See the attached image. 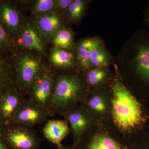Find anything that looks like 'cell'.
I'll return each instance as SVG.
<instances>
[{"label": "cell", "mask_w": 149, "mask_h": 149, "mask_svg": "<svg viewBox=\"0 0 149 149\" xmlns=\"http://www.w3.org/2000/svg\"><path fill=\"white\" fill-rule=\"evenodd\" d=\"M56 77L47 70L44 72L30 86L26 94L27 97L48 110L53 95Z\"/></svg>", "instance_id": "8"}, {"label": "cell", "mask_w": 149, "mask_h": 149, "mask_svg": "<svg viewBox=\"0 0 149 149\" xmlns=\"http://www.w3.org/2000/svg\"><path fill=\"white\" fill-rule=\"evenodd\" d=\"M90 1L74 0L72 1L68 9V19L72 22H78L83 17Z\"/></svg>", "instance_id": "20"}, {"label": "cell", "mask_w": 149, "mask_h": 149, "mask_svg": "<svg viewBox=\"0 0 149 149\" xmlns=\"http://www.w3.org/2000/svg\"><path fill=\"white\" fill-rule=\"evenodd\" d=\"M50 60L56 66L65 69L72 70L77 65L73 54L62 49L54 50L51 53Z\"/></svg>", "instance_id": "18"}, {"label": "cell", "mask_w": 149, "mask_h": 149, "mask_svg": "<svg viewBox=\"0 0 149 149\" xmlns=\"http://www.w3.org/2000/svg\"><path fill=\"white\" fill-rule=\"evenodd\" d=\"M9 45V40L6 31L0 22V48H5Z\"/></svg>", "instance_id": "25"}, {"label": "cell", "mask_w": 149, "mask_h": 149, "mask_svg": "<svg viewBox=\"0 0 149 149\" xmlns=\"http://www.w3.org/2000/svg\"><path fill=\"white\" fill-rule=\"evenodd\" d=\"M81 104L95 122L110 121L111 96L110 85L104 88L89 89Z\"/></svg>", "instance_id": "5"}, {"label": "cell", "mask_w": 149, "mask_h": 149, "mask_svg": "<svg viewBox=\"0 0 149 149\" xmlns=\"http://www.w3.org/2000/svg\"><path fill=\"white\" fill-rule=\"evenodd\" d=\"M54 43L58 49H72L74 46L72 32L69 29L66 28L59 29L54 36Z\"/></svg>", "instance_id": "21"}, {"label": "cell", "mask_w": 149, "mask_h": 149, "mask_svg": "<svg viewBox=\"0 0 149 149\" xmlns=\"http://www.w3.org/2000/svg\"><path fill=\"white\" fill-rule=\"evenodd\" d=\"M51 115L47 109L33 102L28 98L24 99L10 123H16L34 128L46 123Z\"/></svg>", "instance_id": "9"}, {"label": "cell", "mask_w": 149, "mask_h": 149, "mask_svg": "<svg viewBox=\"0 0 149 149\" xmlns=\"http://www.w3.org/2000/svg\"><path fill=\"white\" fill-rule=\"evenodd\" d=\"M25 93L17 87L6 90L0 96V116L5 121L11 122L21 104L26 98Z\"/></svg>", "instance_id": "11"}, {"label": "cell", "mask_w": 149, "mask_h": 149, "mask_svg": "<svg viewBox=\"0 0 149 149\" xmlns=\"http://www.w3.org/2000/svg\"><path fill=\"white\" fill-rule=\"evenodd\" d=\"M132 149H149V128L133 141Z\"/></svg>", "instance_id": "24"}, {"label": "cell", "mask_w": 149, "mask_h": 149, "mask_svg": "<svg viewBox=\"0 0 149 149\" xmlns=\"http://www.w3.org/2000/svg\"><path fill=\"white\" fill-rule=\"evenodd\" d=\"M72 1V0H58L56 1V3L59 10L62 11H67Z\"/></svg>", "instance_id": "26"}, {"label": "cell", "mask_w": 149, "mask_h": 149, "mask_svg": "<svg viewBox=\"0 0 149 149\" xmlns=\"http://www.w3.org/2000/svg\"><path fill=\"white\" fill-rule=\"evenodd\" d=\"M42 132L45 138L57 146L71 132L69 124L65 120H49L46 122Z\"/></svg>", "instance_id": "13"}, {"label": "cell", "mask_w": 149, "mask_h": 149, "mask_svg": "<svg viewBox=\"0 0 149 149\" xmlns=\"http://www.w3.org/2000/svg\"><path fill=\"white\" fill-rule=\"evenodd\" d=\"M89 89L83 72H70L56 77L53 95L49 108L51 116L81 104Z\"/></svg>", "instance_id": "3"}, {"label": "cell", "mask_w": 149, "mask_h": 149, "mask_svg": "<svg viewBox=\"0 0 149 149\" xmlns=\"http://www.w3.org/2000/svg\"><path fill=\"white\" fill-rule=\"evenodd\" d=\"M83 73L89 89L108 86L114 75V72H112L110 67L91 68Z\"/></svg>", "instance_id": "12"}, {"label": "cell", "mask_w": 149, "mask_h": 149, "mask_svg": "<svg viewBox=\"0 0 149 149\" xmlns=\"http://www.w3.org/2000/svg\"><path fill=\"white\" fill-rule=\"evenodd\" d=\"M133 142L109 121L95 122L74 146L76 149H132Z\"/></svg>", "instance_id": "4"}, {"label": "cell", "mask_w": 149, "mask_h": 149, "mask_svg": "<svg viewBox=\"0 0 149 149\" xmlns=\"http://www.w3.org/2000/svg\"><path fill=\"white\" fill-rule=\"evenodd\" d=\"M100 37H89L85 38L77 44L76 49V60L82 72L89 69L90 54L93 48L100 40Z\"/></svg>", "instance_id": "14"}, {"label": "cell", "mask_w": 149, "mask_h": 149, "mask_svg": "<svg viewBox=\"0 0 149 149\" xmlns=\"http://www.w3.org/2000/svg\"><path fill=\"white\" fill-rule=\"evenodd\" d=\"M56 2L53 0H40L36 3L33 9V13L40 15L47 13L54 7Z\"/></svg>", "instance_id": "23"}, {"label": "cell", "mask_w": 149, "mask_h": 149, "mask_svg": "<svg viewBox=\"0 0 149 149\" xmlns=\"http://www.w3.org/2000/svg\"><path fill=\"white\" fill-rule=\"evenodd\" d=\"M1 121H0V132H1Z\"/></svg>", "instance_id": "30"}, {"label": "cell", "mask_w": 149, "mask_h": 149, "mask_svg": "<svg viewBox=\"0 0 149 149\" xmlns=\"http://www.w3.org/2000/svg\"><path fill=\"white\" fill-rule=\"evenodd\" d=\"M60 116L69 124L74 146L77 145L83 134L95 123L81 104L70 108Z\"/></svg>", "instance_id": "7"}, {"label": "cell", "mask_w": 149, "mask_h": 149, "mask_svg": "<svg viewBox=\"0 0 149 149\" xmlns=\"http://www.w3.org/2000/svg\"><path fill=\"white\" fill-rule=\"evenodd\" d=\"M143 13V24L146 26L149 27V2L148 3L146 6L144 10Z\"/></svg>", "instance_id": "27"}, {"label": "cell", "mask_w": 149, "mask_h": 149, "mask_svg": "<svg viewBox=\"0 0 149 149\" xmlns=\"http://www.w3.org/2000/svg\"><path fill=\"white\" fill-rule=\"evenodd\" d=\"M0 149H8L1 140H0Z\"/></svg>", "instance_id": "29"}, {"label": "cell", "mask_w": 149, "mask_h": 149, "mask_svg": "<svg viewBox=\"0 0 149 149\" xmlns=\"http://www.w3.org/2000/svg\"><path fill=\"white\" fill-rule=\"evenodd\" d=\"M15 69L16 86L26 95L33 82L47 70L44 69L40 59L29 54L17 58Z\"/></svg>", "instance_id": "6"}, {"label": "cell", "mask_w": 149, "mask_h": 149, "mask_svg": "<svg viewBox=\"0 0 149 149\" xmlns=\"http://www.w3.org/2000/svg\"><path fill=\"white\" fill-rule=\"evenodd\" d=\"M110 89V121L120 134L133 141L149 128V100L134 95L115 70Z\"/></svg>", "instance_id": "2"}, {"label": "cell", "mask_w": 149, "mask_h": 149, "mask_svg": "<svg viewBox=\"0 0 149 149\" xmlns=\"http://www.w3.org/2000/svg\"><path fill=\"white\" fill-rule=\"evenodd\" d=\"M114 70L137 97L149 100V32L132 33L113 58Z\"/></svg>", "instance_id": "1"}, {"label": "cell", "mask_w": 149, "mask_h": 149, "mask_svg": "<svg viewBox=\"0 0 149 149\" xmlns=\"http://www.w3.org/2000/svg\"><path fill=\"white\" fill-rule=\"evenodd\" d=\"M113 58L108 50L103 40L101 38L93 48L90 54L89 68L110 67L113 64Z\"/></svg>", "instance_id": "15"}, {"label": "cell", "mask_w": 149, "mask_h": 149, "mask_svg": "<svg viewBox=\"0 0 149 149\" xmlns=\"http://www.w3.org/2000/svg\"><path fill=\"white\" fill-rule=\"evenodd\" d=\"M57 149H76L74 146H63L61 144L58 146Z\"/></svg>", "instance_id": "28"}, {"label": "cell", "mask_w": 149, "mask_h": 149, "mask_svg": "<svg viewBox=\"0 0 149 149\" xmlns=\"http://www.w3.org/2000/svg\"><path fill=\"white\" fill-rule=\"evenodd\" d=\"M0 20L12 32H15L19 27L20 17L18 12L7 4L0 5Z\"/></svg>", "instance_id": "19"}, {"label": "cell", "mask_w": 149, "mask_h": 149, "mask_svg": "<svg viewBox=\"0 0 149 149\" xmlns=\"http://www.w3.org/2000/svg\"><path fill=\"white\" fill-rule=\"evenodd\" d=\"M10 80V75L8 68L3 62L0 60V96L3 92L6 91V88Z\"/></svg>", "instance_id": "22"}, {"label": "cell", "mask_w": 149, "mask_h": 149, "mask_svg": "<svg viewBox=\"0 0 149 149\" xmlns=\"http://www.w3.org/2000/svg\"><path fill=\"white\" fill-rule=\"evenodd\" d=\"M20 41L22 45L24 47L42 52L45 49L38 32L28 23L24 24L22 28Z\"/></svg>", "instance_id": "16"}, {"label": "cell", "mask_w": 149, "mask_h": 149, "mask_svg": "<svg viewBox=\"0 0 149 149\" xmlns=\"http://www.w3.org/2000/svg\"><path fill=\"white\" fill-rule=\"evenodd\" d=\"M37 27L42 34L45 37L55 35L61 25V20L59 15L55 13L42 15L37 19Z\"/></svg>", "instance_id": "17"}, {"label": "cell", "mask_w": 149, "mask_h": 149, "mask_svg": "<svg viewBox=\"0 0 149 149\" xmlns=\"http://www.w3.org/2000/svg\"><path fill=\"white\" fill-rule=\"evenodd\" d=\"M12 125L6 133V139L15 149H37L40 140L34 128L21 124Z\"/></svg>", "instance_id": "10"}]
</instances>
